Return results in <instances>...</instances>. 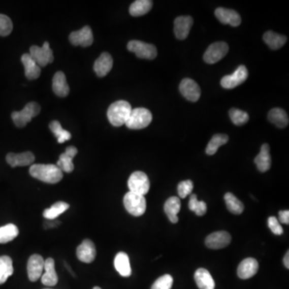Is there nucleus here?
I'll return each mask as SVG.
<instances>
[{"label": "nucleus", "mask_w": 289, "mask_h": 289, "mask_svg": "<svg viewBox=\"0 0 289 289\" xmlns=\"http://www.w3.org/2000/svg\"><path fill=\"white\" fill-rule=\"evenodd\" d=\"M29 173L33 178L47 183L56 184L63 178V172L53 164H34Z\"/></svg>", "instance_id": "obj_1"}, {"label": "nucleus", "mask_w": 289, "mask_h": 289, "mask_svg": "<svg viewBox=\"0 0 289 289\" xmlns=\"http://www.w3.org/2000/svg\"><path fill=\"white\" fill-rule=\"evenodd\" d=\"M131 111L132 107L128 102L117 101L108 109V119L113 126L120 127L125 124Z\"/></svg>", "instance_id": "obj_2"}, {"label": "nucleus", "mask_w": 289, "mask_h": 289, "mask_svg": "<svg viewBox=\"0 0 289 289\" xmlns=\"http://www.w3.org/2000/svg\"><path fill=\"white\" fill-rule=\"evenodd\" d=\"M153 116L149 110L145 108L132 109L125 125L131 130H142L151 123Z\"/></svg>", "instance_id": "obj_3"}, {"label": "nucleus", "mask_w": 289, "mask_h": 289, "mask_svg": "<svg viewBox=\"0 0 289 289\" xmlns=\"http://www.w3.org/2000/svg\"><path fill=\"white\" fill-rule=\"evenodd\" d=\"M41 106L37 102H30L25 106L21 111L13 112L12 120L16 126L23 128L31 121L33 117H37L41 113Z\"/></svg>", "instance_id": "obj_4"}, {"label": "nucleus", "mask_w": 289, "mask_h": 289, "mask_svg": "<svg viewBox=\"0 0 289 289\" xmlns=\"http://www.w3.org/2000/svg\"><path fill=\"white\" fill-rule=\"evenodd\" d=\"M124 206L131 215L141 216L146 212V200L145 196L129 191L124 197Z\"/></svg>", "instance_id": "obj_5"}, {"label": "nucleus", "mask_w": 289, "mask_h": 289, "mask_svg": "<svg viewBox=\"0 0 289 289\" xmlns=\"http://www.w3.org/2000/svg\"><path fill=\"white\" fill-rule=\"evenodd\" d=\"M128 186L130 191L145 196L149 192L150 182L145 173L142 171H135L129 178Z\"/></svg>", "instance_id": "obj_6"}, {"label": "nucleus", "mask_w": 289, "mask_h": 289, "mask_svg": "<svg viewBox=\"0 0 289 289\" xmlns=\"http://www.w3.org/2000/svg\"><path fill=\"white\" fill-rule=\"evenodd\" d=\"M29 54L40 67H45L54 60L53 52L50 48L49 43L47 41L42 47L31 46Z\"/></svg>", "instance_id": "obj_7"}, {"label": "nucleus", "mask_w": 289, "mask_h": 289, "mask_svg": "<svg viewBox=\"0 0 289 289\" xmlns=\"http://www.w3.org/2000/svg\"><path fill=\"white\" fill-rule=\"evenodd\" d=\"M130 52H134L141 59H153L157 56V48L153 44L139 41H131L127 45Z\"/></svg>", "instance_id": "obj_8"}, {"label": "nucleus", "mask_w": 289, "mask_h": 289, "mask_svg": "<svg viewBox=\"0 0 289 289\" xmlns=\"http://www.w3.org/2000/svg\"><path fill=\"white\" fill-rule=\"evenodd\" d=\"M229 47L225 42H215L207 48L203 59L207 63H215L219 61L228 54Z\"/></svg>", "instance_id": "obj_9"}, {"label": "nucleus", "mask_w": 289, "mask_h": 289, "mask_svg": "<svg viewBox=\"0 0 289 289\" xmlns=\"http://www.w3.org/2000/svg\"><path fill=\"white\" fill-rule=\"evenodd\" d=\"M248 77V71L244 66H240L232 75H228L222 77L221 85L222 88L232 89L243 84Z\"/></svg>", "instance_id": "obj_10"}, {"label": "nucleus", "mask_w": 289, "mask_h": 289, "mask_svg": "<svg viewBox=\"0 0 289 289\" xmlns=\"http://www.w3.org/2000/svg\"><path fill=\"white\" fill-rule=\"evenodd\" d=\"M69 41L74 46H91L93 43L92 29L88 26H85L79 31H73L69 36Z\"/></svg>", "instance_id": "obj_11"}, {"label": "nucleus", "mask_w": 289, "mask_h": 289, "mask_svg": "<svg viewBox=\"0 0 289 289\" xmlns=\"http://www.w3.org/2000/svg\"><path fill=\"white\" fill-rule=\"evenodd\" d=\"M179 90L182 96L190 102H198L201 96V89L199 84L192 79H183L179 85Z\"/></svg>", "instance_id": "obj_12"}, {"label": "nucleus", "mask_w": 289, "mask_h": 289, "mask_svg": "<svg viewBox=\"0 0 289 289\" xmlns=\"http://www.w3.org/2000/svg\"><path fill=\"white\" fill-rule=\"evenodd\" d=\"M231 241H232V236L228 232H216L209 235L206 238L205 243L208 248L218 250L229 245Z\"/></svg>", "instance_id": "obj_13"}, {"label": "nucleus", "mask_w": 289, "mask_h": 289, "mask_svg": "<svg viewBox=\"0 0 289 289\" xmlns=\"http://www.w3.org/2000/svg\"><path fill=\"white\" fill-rule=\"evenodd\" d=\"M44 268V260L41 255L34 254L27 262V274L29 280L36 282L42 276Z\"/></svg>", "instance_id": "obj_14"}, {"label": "nucleus", "mask_w": 289, "mask_h": 289, "mask_svg": "<svg viewBox=\"0 0 289 289\" xmlns=\"http://www.w3.org/2000/svg\"><path fill=\"white\" fill-rule=\"evenodd\" d=\"M96 247L90 240H84L77 249V256L79 261L90 264L96 258Z\"/></svg>", "instance_id": "obj_15"}, {"label": "nucleus", "mask_w": 289, "mask_h": 289, "mask_svg": "<svg viewBox=\"0 0 289 289\" xmlns=\"http://www.w3.org/2000/svg\"><path fill=\"white\" fill-rule=\"evenodd\" d=\"M215 15L217 19L223 24H230L232 27H238L241 23L240 14L234 10L218 8L215 10Z\"/></svg>", "instance_id": "obj_16"}, {"label": "nucleus", "mask_w": 289, "mask_h": 289, "mask_svg": "<svg viewBox=\"0 0 289 289\" xmlns=\"http://www.w3.org/2000/svg\"><path fill=\"white\" fill-rule=\"evenodd\" d=\"M193 25V19L190 16H178L174 20V34L178 40L182 41L188 37Z\"/></svg>", "instance_id": "obj_17"}, {"label": "nucleus", "mask_w": 289, "mask_h": 289, "mask_svg": "<svg viewBox=\"0 0 289 289\" xmlns=\"http://www.w3.org/2000/svg\"><path fill=\"white\" fill-rule=\"evenodd\" d=\"M78 153L77 148L75 146H69L66 149V152L59 156V160L56 163V167L62 172L71 173L74 170L73 160L75 156Z\"/></svg>", "instance_id": "obj_18"}, {"label": "nucleus", "mask_w": 289, "mask_h": 289, "mask_svg": "<svg viewBox=\"0 0 289 289\" xmlns=\"http://www.w3.org/2000/svg\"><path fill=\"white\" fill-rule=\"evenodd\" d=\"M258 270V261L254 258H247L241 261L238 267V276L242 280H247L255 276Z\"/></svg>", "instance_id": "obj_19"}, {"label": "nucleus", "mask_w": 289, "mask_h": 289, "mask_svg": "<svg viewBox=\"0 0 289 289\" xmlns=\"http://www.w3.org/2000/svg\"><path fill=\"white\" fill-rule=\"evenodd\" d=\"M6 160L12 167H26L34 163L35 155L30 151L22 153H10L7 155Z\"/></svg>", "instance_id": "obj_20"}, {"label": "nucleus", "mask_w": 289, "mask_h": 289, "mask_svg": "<svg viewBox=\"0 0 289 289\" xmlns=\"http://www.w3.org/2000/svg\"><path fill=\"white\" fill-rule=\"evenodd\" d=\"M113 66V58L108 52H103L94 63L93 69L98 77H106L111 71Z\"/></svg>", "instance_id": "obj_21"}, {"label": "nucleus", "mask_w": 289, "mask_h": 289, "mask_svg": "<svg viewBox=\"0 0 289 289\" xmlns=\"http://www.w3.org/2000/svg\"><path fill=\"white\" fill-rule=\"evenodd\" d=\"M44 270H45V272L41 276L43 284L49 287L56 285L58 276L55 269V261L53 259L48 258L46 261H44Z\"/></svg>", "instance_id": "obj_22"}, {"label": "nucleus", "mask_w": 289, "mask_h": 289, "mask_svg": "<svg viewBox=\"0 0 289 289\" xmlns=\"http://www.w3.org/2000/svg\"><path fill=\"white\" fill-rule=\"evenodd\" d=\"M21 61L24 66L25 76L28 80H36L41 76V67L31 57L30 54H23Z\"/></svg>", "instance_id": "obj_23"}, {"label": "nucleus", "mask_w": 289, "mask_h": 289, "mask_svg": "<svg viewBox=\"0 0 289 289\" xmlns=\"http://www.w3.org/2000/svg\"><path fill=\"white\" fill-rule=\"evenodd\" d=\"M254 162H255L257 169L261 172H266L271 168L272 158L270 155V147L268 146V144L263 145L261 152L255 157Z\"/></svg>", "instance_id": "obj_24"}, {"label": "nucleus", "mask_w": 289, "mask_h": 289, "mask_svg": "<svg viewBox=\"0 0 289 289\" xmlns=\"http://www.w3.org/2000/svg\"><path fill=\"white\" fill-rule=\"evenodd\" d=\"M52 89L60 98H66L69 93V86L63 72H57L52 79Z\"/></svg>", "instance_id": "obj_25"}, {"label": "nucleus", "mask_w": 289, "mask_h": 289, "mask_svg": "<svg viewBox=\"0 0 289 289\" xmlns=\"http://www.w3.org/2000/svg\"><path fill=\"white\" fill-rule=\"evenodd\" d=\"M195 280L199 289H215V280L205 268H199L195 273Z\"/></svg>", "instance_id": "obj_26"}, {"label": "nucleus", "mask_w": 289, "mask_h": 289, "mask_svg": "<svg viewBox=\"0 0 289 289\" xmlns=\"http://www.w3.org/2000/svg\"><path fill=\"white\" fill-rule=\"evenodd\" d=\"M181 210L180 199L175 196L169 198L164 205V211L172 223L178 222V214Z\"/></svg>", "instance_id": "obj_27"}, {"label": "nucleus", "mask_w": 289, "mask_h": 289, "mask_svg": "<svg viewBox=\"0 0 289 289\" xmlns=\"http://www.w3.org/2000/svg\"><path fill=\"white\" fill-rule=\"evenodd\" d=\"M114 266H115L116 270L121 276H124V277L131 276L132 270H131L130 258L126 253H117L114 259Z\"/></svg>", "instance_id": "obj_28"}, {"label": "nucleus", "mask_w": 289, "mask_h": 289, "mask_svg": "<svg viewBox=\"0 0 289 289\" xmlns=\"http://www.w3.org/2000/svg\"><path fill=\"white\" fill-rule=\"evenodd\" d=\"M268 120L279 128H285L288 124L289 119L287 113L280 108H274L268 113Z\"/></svg>", "instance_id": "obj_29"}, {"label": "nucleus", "mask_w": 289, "mask_h": 289, "mask_svg": "<svg viewBox=\"0 0 289 289\" xmlns=\"http://www.w3.org/2000/svg\"><path fill=\"white\" fill-rule=\"evenodd\" d=\"M264 41L271 49L277 50L285 44L287 38L283 35L268 31L264 35Z\"/></svg>", "instance_id": "obj_30"}, {"label": "nucleus", "mask_w": 289, "mask_h": 289, "mask_svg": "<svg viewBox=\"0 0 289 289\" xmlns=\"http://www.w3.org/2000/svg\"><path fill=\"white\" fill-rule=\"evenodd\" d=\"M153 2L149 0H137L131 4L130 13L134 17L144 16L151 10Z\"/></svg>", "instance_id": "obj_31"}, {"label": "nucleus", "mask_w": 289, "mask_h": 289, "mask_svg": "<svg viewBox=\"0 0 289 289\" xmlns=\"http://www.w3.org/2000/svg\"><path fill=\"white\" fill-rule=\"evenodd\" d=\"M14 272L13 264L11 257L0 256V284L5 283Z\"/></svg>", "instance_id": "obj_32"}, {"label": "nucleus", "mask_w": 289, "mask_h": 289, "mask_svg": "<svg viewBox=\"0 0 289 289\" xmlns=\"http://www.w3.org/2000/svg\"><path fill=\"white\" fill-rule=\"evenodd\" d=\"M69 208V203H65V202H57V203H54L50 208L45 209L43 215L48 220H54L59 215L66 212Z\"/></svg>", "instance_id": "obj_33"}, {"label": "nucleus", "mask_w": 289, "mask_h": 289, "mask_svg": "<svg viewBox=\"0 0 289 289\" xmlns=\"http://www.w3.org/2000/svg\"><path fill=\"white\" fill-rule=\"evenodd\" d=\"M224 200L226 203L228 211L234 215H241L244 210V206L240 200L237 199L233 194L227 193L224 196Z\"/></svg>", "instance_id": "obj_34"}, {"label": "nucleus", "mask_w": 289, "mask_h": 289, "mask_svg": "<svg viewBox=\"0 0 289 289\" xmlns=\"http://www.w3.org/2000/svg\"><path fill=\"white\" fill-rule=\"evenodd\" d=\"M19 235V229L15 224H7L0 228V243H7L16 239Z\"/></svg>", "instance_id": "obj_35"}, {"label": "nucleus", "mask_w": 289, "mask_h": 289, "mask_svg": "<svg viewBox=\"0 0 289 289\" xmlns=\"http://www.w3.org/2000/svg\"><path fill=\"white\" fill-rule=\"evenodd\" d=\"M228 140H229V138H228V136L226 134H215L211 138V140L209 142L207 149H206V153L208 155H214L215 153H216L218 148L220 147L222 145H225L228 142Z\"/></svg>", "instance_id": "obj_36"}, {"label": "nucleus", "mask_w": 289, "mask_h": 289, "mask_svg": "<svg viewBox=\"0 0 289 289\" xmlns=\"http://www.w3.org/2000/svg\"><path fill=\"white\" fill-rule=\"evenodd\" d=\"M49 128L57 138L58 143L62 144L71 139L72 134L69 131L63 130L59 121H52L49 124Z\"/></svg>", "instance_id": "obj_37"}, {"label": "nucleus", "mask_w": 289, "mask_h": 289, "mask_svg": "<svg viewBox=\"0 0 289 289\" xmlns=\"http://www.w3.org/2000/svg\"><path fill=\"white\" fill-rule=\"evenodd\" d=\"M188 206L190 211L196 213L198 216H203L207 213V207L205 202L199 201L197 196L195 194H192L190 196Z\"/></svg>", "instance_id": "obj_38"}, {"label": "nucleus", "mask_w": 289, "mask_h": 289, "mask_svg": "<svg viewBox=\"0 0 289 289\" xmlns=\"http://www.w3.org/2000/svg\"><path fill=\"white\" fill-rule=\"evenodd\" d=\"M229 116L232 122L236 125H243L249 121V115L247 113L235 108L229 111Z\"/></svg>", "instance_id": "obj_39"}, {"label": "nucleus", "mask_w": 289, "mask_h": 289, "mask_svg": "<svg viewBox=\"0 0 289 289\" xmlns=\"http://www.w3.org/2000/svg\"><path fill=\"white\" fill-rule=\"evenodd\" d=\"M172 276L169 274L159 277L152 285L151 289H171L173 285Z\"/></svg>", "instance_id": "obj_40"}, {"label": "nucleus", "mask_w": 289, "mask_h": 289, "mask_svg": "<svg viewBox=\"0 0 289 289\" xmlns=\"http://www.w3.org/2000/svg\"><path fill=\"white\" fill-rule=\"evenodd\" d=\"M13 24L11 19L5 15L0 14V36L7 37L11 34Z\"/></svg>", "instance_id": "obj_41"}, {"label": "nucleus", "mask_w": 289, "mask_h": 289, "mask_svg": "<svg viewBox=\"0 0 289 289\" xmlns=\"http://www.w3.org/2000/svg\"><path fill=\"white\" fill-rule=\"evenodd\" d=\"M194 189V184L191 180L182 181L178 186V193L179 197L185 199L191 195Z\"/></svg>", "instance_id": "obj_42"}, {"label": "nucleus", "mask_w": 289, "mask_h": 289, "mask_svg": "<svg viewBox=\"0 0 289 289\" xmlns=\"http://www.w3.org/2000/svg\"><path fill=\"white\" fill-rule=\"evenodd\" d=\"M268 224L272 233L275 234L276 236H280V235L283 233V228H282L280 222H279L278 218H276V217H269L268 218Z\"/></svg>", "instance_id": "obj_43"}, {"label": "nucleus", "mask_w": 289, "mask_h": 289, "mask_svg": "<svg viewBox=\"0 0 289 289\" xmlns=\"http://www.w3.org/2000/svg\"><path fill=\"white\" fill-rule=\"evenodd\" d=\"M279 219H280L279 222L288 225L289 211H287V210H286V211H280V212H279Z\"/></svg>", "instance_id": "obj_44"}, {"label": "nucleus", "mask_w": 289, "mask_h": 289, "mask_svg": "<svg viewBox=\"0 0 289 289\" xmlns=\"http://www.w3.org/2000/svg\"><path fill=\"white\" fill-rule=\"evenodd\" d=\"M60 222H61L60 221L55 220V219H54V220H50V222H48V221H47V222H44V228H46V229L56 228V227L59 226Z\"/></svg>", "instance_id": "obj_45"}, {"label": "nucleus", "mask_w": 289, "mask_h": 289, "mask_svg": "<svg viewBox=\"0 0 289 289\" xmlns=\"http://www.w3.org/2000/svg\"><path fill=\"white\" fill-rule=\"evenodd\" d=\"M283 265L286 267V268H289V251H287L283 258Z\"/></svg>", "instance_id": "obj_46"}, {"label": "nucleus", "mask_w": 289, "mask_h": 289, "mask_svg": "<svg viewBox=\"0 0 289 289\" xmlns=\"http://www.w3.org/2000/svg\"><path fill=\"white\" fill-rule=\"evenodd\" d=\"M93 289H102V288H101V287H94Z\"/></svg>", "instance_id": "obj_47"}, {"label": "nucleus", "mask_w": 289, "mask_h": 289, "mask_svg": "<svg viewBox=\"0 0 289 289\" xmlns=\"http://www.w3.org/2000/svg\"><path fill=\"white\" fill-rule=\"evenodd\" d=\"M46 289H50V288H46Z\"/></svg>", "instance_id": "obj_48"}]
</instances>
